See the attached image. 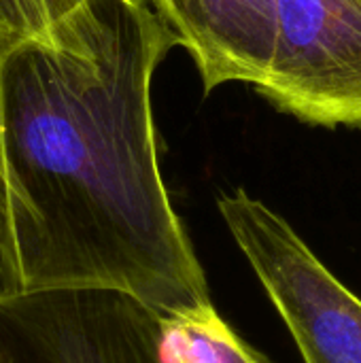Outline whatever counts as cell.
<instances>
[{
	"label": "cell",
	"instance_id": "1",
	"mask_svg": "<svg viewBox=\"0 0 361 363\" xmlns=\"http://www.w3.org/2000/svg\"><path fill=\"white\" fill-rule=\"evenodd\" d=\"M172 34L145 0H94L79 51L0 55V294H126L211 306L160 170L153 74Z\"/></svg>",
	"mask_w": 361,
	"mask_h": 363
},
{
	"label": "cell",
	"instance_id": "2",
	"mask_svg": "<svg viewBox=\"0 0 361 363\" xmlns=\"http://www.w3.org/2000/svg\"><path fill=\"white\" fill-rule=\"evenodd\" d=\"M219 213L304 363H361V298L262 200L236 189Z\"/></svg>",
	"mask_w": 361,
	"mask_h": 363
},
{
	"label": "cell",
	"instance_id": "3",
	"mask_svg": "<svg viewBox=\"0 0 361 363\" xmlns=\"http://www.w3.org/2000/svg\"><path fill=\"white\" fill-rule=\"evenodd\" d=\"M255 91L306 125L361 130V0H274V49Z\"/></svg>",
	"mask_w": 361,
	"mask_h": 363
},
{
	"label": "cell",
	"instance_id": "4",
	"mask_svg": "<svg viewBox=\"0 0 361 363\" xmlns=\"http://www.w3.org/2000/svg\"><path fill=\"white\" fill-rule=\"evenodd\" d=\"M0 363H170L162 317L109 289L0 294Z\"/></svg>",
	"mask_w": 361,
	"mask_h": 363
},
{
	"label": "cell",
	"instance_id": "5",
	"mask_svg": "<svg viewBox=\"0 0 361 363\" xmlns=\"http://www.w3.org/2000/svg\"><path fill=\"white\" fill-rule=\"evenodd\" d=\"M155 15L194 60L204 94L266 77L274 49V0H151Z\"/></svg>",
	"mask_w": 361,
	"mask_h": 363
},
{
	"label": "cell",
	"instance_id": "6",
	"mask_svg": "<svg viewBox=\"0 0 361 363\" xmlns=\"http://www.w3.org/2000/svg\"><path fill=\"white\" fill-rule=\"evenodd\" d=\"M94 0H0V55L21 45L79 51Z\"/></svg>",
	"mask_w": 361,
	"mask_h": 363
},
{
	"label": "cell",
	"instance_id": "7",
	"mask_svg": "<svg viewBox=\"0 0 361 363\" xmlns=\"http://www.w3.org/2000/svg\"><path fill=\"white\" fill-rule=\"evenodd\" d=\"M164 351L170 363H272L238 336L215 306L185 317H162Z\"/></svg>",
	"mask_w": 361,
	"mask_h": 363
}]
</instances>
